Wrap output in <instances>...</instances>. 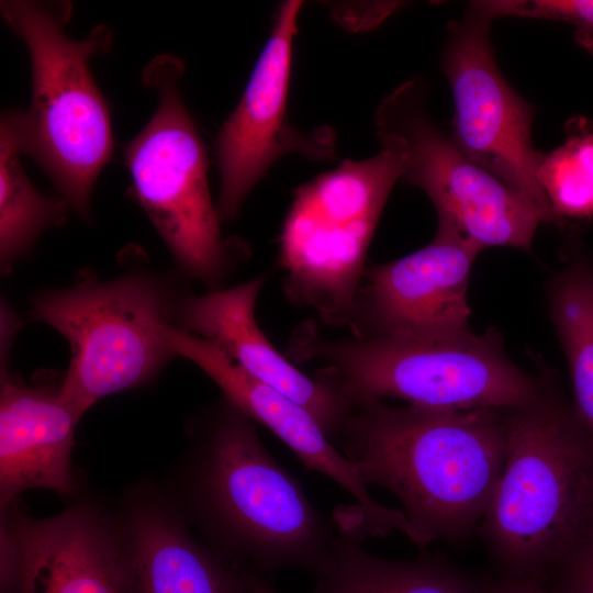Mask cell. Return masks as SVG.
<instances>
[{
    "label": "cell",
    "instance_id": "obj_1",
    "mask_svg": "<svg viewBox=\"0 0 593 593\" xmlns=\"http://www.w3.org/2000/svg\"><path fill=\"white\" fill-rule=\"evenodd\" d=\"M507 412L376 401L351 413L338 443L367 484L399 500L409 539L424 549L478 528L503 469Z\"/></svg>",
    "mask_w": 593,
    "mask_h": 593
},
{
    "label": "cell",
    "instance_id": "obj_2",
    "mask_svg": "<svg viewBox=\"0 0 593 593\" xmlns=\"http://www.w3.org/2000/svg\"><path fill=\"white\" fill-rule=\"evenodd\" d=\"M255 423L226 400L209 413L187 457L179 505L233 566L316 575L332 556L336 523L272 458Z\"/></svg>",
    "mask_w": 593,
    "mask_h": 593
},
{
    "label": "cell",
    "instance_id": "obj_3",
    "mask_svg": "<svg viewBox=\"0 0 593 593\" xmlns=\"http://www.w3.org/2000/svg\"><path fill=\"white\" fill-rule=\"evenodd\" d=\"M593 521V440L550 373L507 412L503 469L478 533L504 579L544 584Z\"/></svg>",
    "mask_w": 593,
    "mask_h": 593
},
{
    "label": "cell",
    "instance_id": "obj_4",
    "mask_svg": "<svg viewBox=\"0 0 593 593\" xmlns=\"http://www.w3.org/2000/svg\"><path fill=\"white\" fill-rule=\"evenodd\" d=\"M289 358L321 362L314 376L354 411L387 398L452 410H513L530 402L542 385V376L525 372L507 357L500 334L492 329L333 338L312 321L293 332Z\"/></svg>",
    "mask_w": 593,
    "mask_h": 593
},
{
    "label": "cell",
    "instance_id": "obj_5",
    "mask_svg": "<svg viewBox=\"0 0 593 593\" xmlns=\"http://www.w3.org/2000/svg\"><path fill=\"white\" fill-rule=\"evenodd\" d=\"M71 10L66 1L1 2L4 21L26 44L31 60V108L15 111L22 153L47 171L66 203L86 217L113 144L109 109L89 61L110 48L112 37L105 25L85 40L69 37L64 26Z\"/></svg>",
    "mask_w": 593,
    "mask_h": 593
},
{
    "label": "cell",
    "instance_id": "obj_6",
    "mask_svg": "<svg viewBox=\"0 0 593 593\" xmlns=\"http://www.w3.org/2000/svg\"><path fill=\"white\" fill-rule=\"evenodd\" d=\"M377 138L376 155L346 159L295 190L279 237L286 296L328 326L346 325L374 231L406 168L400 138Z\"/></svg>",
    "mask_w": 593,
    "mask_h": 593
},
{
    "label": "cell",
    "instance_id": "obj_7",
    "mask_svg": "<svg viewBox=\"0 0 593 593\" xmlns=\"http://www.w3.org/2000/svg\"><path fill=\"white\" fill-rule=\"evenodd\" d=\"M169 304L163 280L141 273L88 278L33 299V318L70 346L60 396L79 419L100 399L152 381L176 356L165 335Z\"/></svg>",
    "mask_w": 593,
    "mask_h": 593
},
{
    "label": "cell",
    "instance_id": "obj_8",
    "mask_svg": "<svg viewBox=\"0 0 593 593\" xmlns=\"http://www.w3.org/2000/svg\"><path fill=\"white\" fill-rule=\"evenodd\" d=\"M182 63L154 58L143 81L155 88L158 107L124 148L137 200L192 278L217 286L243 247L223 238L208 184V154L180 92Z\"/></svg>",
    "mask_w": 593,
    "mask_h": 593
},
{
    "label": "cell",
    "instance_id": "obj_9",
    "mask_svg": "<svg viewBox=\"0 0 593 593\" xmlns=\"http://www.w3.org/2000/svg\"><path fill=\"white\" fill-rule=\"evenodd\" d=\"M428 93L426 81L411 78L390 92L374 113L377 131L395 135L404 145L402 180L427 195L437 221L454 225L481 250H529L539 224L551 223L549 216L458 148L430 118Z\"/></svg>",
    "mask_w": 593,
    "mask_h": 593
},
{
    "label": "cell",
    "instance_id": "obj_10",
    "mask_svg": "<svg viewBox=\"0 0 593 593\" xmlns=\"http://www.w3.org/2000/svg\"><path fill=\"white\" fill-rule=\"evenodd\" d=\"M491 21L470 8L448 25L443 69L451 88V138L474 164L553 213L537 178L532 142L535 110L505 79L490 40Z\"/></svg>",
    "mask_w": 593,
    "mask_h": 593
},
{
    "label": "cell",
    "instance_id": "obj_11",
    "mask_svg": "<svg viewBox=\"0 0 593 593\" xmlns=\"http://www.w3.org/2000/svg\"><path fill=\"white\" fill-rule=\"evenodd\" d=\"M301 8L298 0L280 4L244 94L217 135L220 221L239 214L251 190L282 156L295 153L313 161L336 157L332 127L304 132L288 116L292 44Z\"/></svg>",
    "mask_w": 593,
    "mask_h": 593
},
{
    "label": "cell",
    "instance_id": "obj_12",
    "mask_svg": "<svg viewBox=\"0 0 593 593\" xmlns=\"http://www.w3.org/2000/svg\"><path fill=\"white\" fill-rule=\"evenodd\" d=\"M481 249L437 221L434 238L400 259L367 266L346 325L365 337H432L469 331L468 288Z\"/></svg>",
    "mask_w": 593,
    "mask_h": 593
},
{
    "label": "cell",
    "instance_id": "obj_13",
    "mask_svg": "<svg viewBox=\"0 0 593 593\" xmlns=\"http://www.w3.org/2000/svg\"><path fill=\"white\" fill-rule=\"evenodd\" d=\"M16 321L1 313L0 506L27 490L45 489L72 496L79 483L72 469L76 426L80 421L61 400V380L24 382L8 368Z\"/></svg>",
    "mask_w": 593,
    "mask_h": 593
},
{
    "label": "cell",
    "instance_id": "obj_14",
    "mask_svg": "<svg viewBox=\"0 0 593 593\" xmlns=\"http://www.w3.org/2000/svg\"><path fill=\"white\" fill-rule=\"evenodd\" d=\"M126 500L112 518L124 593H248L243 569L194 539L179 504L148 490Z\"/></svg>",
    "mask_w": 593,
    "mask_h": 593
},
{
    "label": "cell",
    "instance_id": "obj_15",
    "mask_svg": "<svg viewBox=\"0 0 593 593\" xmlns=\"http://www.w3.org/2000/svg\"><path fill=\"white\" fill-rule=\"evenodd\" d=\"M265 273L225 289L184 298L175 312L182 331L221 350L246 372L309 411L336 443L354 410L328 384L301 371L276 348L256 321Z\"/></svg>",
    "mask_w": 593,
    "mask_h": 593
},
{
    "label": "cell",
    "instance_id": "obj_16",
    "mask_svg": "<svg viewBox=\"0 0 593 593\" xmlns=\"http://www.w3.org/2000/svg\"><path fill=\"white\" fill-rule=\"evenodd\" d=\"M18 561V593H124L112 518L90 503L34 518L1 510Z\"/></svg>",
    "mask_w": 593,
    "mask_h": 593
},
{
    "label": "cell",
    "instance_id": "obj_17",
    "mask_svg": "<svg viewBox=\"0 0 593 593\" xmlns=\"http://www.w3.org/2000/svg\"><path fill=\"white\" fill-rule=\"evenodd\" d=\"M165 335L176 356L204 371L228 403L270 429L309 470L326 475L349 493L369 521L383 516L385 506L371 496L355 465L335 448L309 411L246 372L209 342L170 324Z\"/></svg>",
    "mask_w": 593,
    "mask_h": 593
},
{
    "label": "cell",
    "instance_id": "obj_18",
    "mask_svg": "<svg viewBox=\"0 0 593 593\" xmlns=\"http://www.w3.org/2000/svg\"><path fill=\"white\" fill-rule=\"evenodd\" d=\"M336 537L326 566L318 572L314 593H484L478 579L436 555L393 560L362 548L369 537L361 508L334 511Z\"/></svg>",
    "mask_w": 593,
    "mask_h": 593
},
{
    "label": "cell",
    "instance_id": "obj_19",
    "mask_svg": "<svg viewBox=\"0 0 593 593\" xmlns=\"http://www.w3.org/2000/svg\"><path fill=\"white\" fill-rule=\"evenodd\" d=\"M549 315L573 390V409L593 440V261L572 256L548 288Z\"/></svg>",
    "mask_w": 593,
    "mask_h": 593
},
{
    "label": "cell",
    "instance_id": "obj_20",
    "mask_svg": "<svg viewBox=\"0 0 593 593\" xmlns=\"http://www.w3.org/2000/svg\"><path fill=\"white\" fill-rule=\"evenodd\" d=\"M15 111H7L0 126V259L3 271L24 256L37 236L65 215V200L41 194L27 179Z\"/></svg>",
    "mask_w": 593,
    "mask_h": 593
},
{
    "label": "cell",
    "instance_id": "obj_21",
    "mask_svg": "<svg viewBox=\"0 0 593 593\" xmlns=\"http://www.w3.org/2000/svg\"><path fill=\"white\" fill-rule=\"evenodd\" d=\"M537 178L561 222L593 217V126L589 121H571L563 144L538 153Z\"/></svg>",
    "mask_w": 593,
    "mask_h": 593
},
{
    "label": "cell",
    "instance_id": "obj_22",
    "mask_svg": "<svg viewBox=\"0 0 593 593\" xmlns=\"http://www.w3.org/2000/svg\"><path fill=\"white\" fill-rule=\"evenodd\" d=\"M468 7L491 22L515 16L571 24L579 44L593 52V0H483Z\"/></svg>",
    "mask_w": 593,
    "mask_h": 593
},
{
    "label": "cell",
    "instance_id": "obj_23",
    "mask_svg": "<svg viewBox=\"0 0 593 593\" xmlns=\"http://www.w3.org/2000/svg\"><path fill=\"white\" fill-rule=\"evenodd\" d=\"M545 586L550 593H593V521Z\"/></svg>",
    "mask_w": 593,
    "mask_h": 593
},
{
    "label": "cell",
    "instance_id": "obj_24",
    "mask_svg": "<svg viewBox=\"0 0 593 593\" xmlns=\"http://www.w3.org/2000/svg\"><path fill=\"white\" fill-rule=\"evenodd\" d=\"M484 593H550L547 588L532 580H486Z\"/></svg>",
    "mask_w": 593,
    "mask_h": 593
},
{
    "label": "cell",
    "instance_id": "obj_25",
    "mask_svg": "<svg viewBox=\"0 0 593 593\" xmlns=\"http://www.w3.org/2000/svg\"><path fill=\"white\" fill-rule=\"evenodd\" d=\"M243 571L248 593H278L275 588L261 577V573L247 568H243Z\"/></svg>",
    "mask_w": 593,
    "mask_h": 593
}]
</instances>
